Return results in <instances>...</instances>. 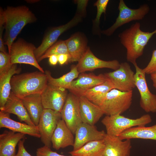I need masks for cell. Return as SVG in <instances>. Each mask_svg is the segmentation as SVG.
Listing matches in <instances>:
<instances>
[{
	"mask_svg": "<svg viewBox=\"0 0 156 156\" xmlns=\"http://www.w3.org/2000/svg\"><path fill=\"white\" fill-rule=\"evenodd\" d=\"M1 12L3 16L5 32L4 44L7 46L8 53L12 44L23 28L28 24L35 22L37 18L34 14L25 5L8 6Z\"/></svg>",
	"mask_w": 156,
	"mask_h": 156,
	"instance_id": "6da1fadb",
	"label": "cell"
},
{
	"mask_svg": "<svg viewBox=\"0 0 156 156\" xmlns=\"http://www.w3.org/2000/svg\"><path fill=\"white\" fill-rule=\"evenodd\" d=\"M140 27V23L136 22L118 35L121 43L126 49L127 60L133 64L143 55L150 39L156 34V29L152 32H145L141 29Z\"/></svg>",
	"mask_w": 156,
	"mask_h": 156,
	"instance_id": "7a4b0ae2",
	"label": "cell"
},
{
	"mask_svg": "<svg viewBox=\"0 0 156 156\" xmlns=\"http://www.w3.org/2000/svg\"><path fill=\"white\" fill-rule=\"evenodd\" d=\"M11 91L21 99L29 95L41 94L48 84L47 76L40 71L16 74L12 77Z\"/></svg>",
	"mask_w": 156,
	"mask_h": 156,
	"instance_id": "3957f363",
	"label": "cell"
},
{
	"mask_svg": "<svg viewBox=\"0 0 156 156\" xmlns=\"http://www.w3.org/2000/svg\"><path fill=\"white\" fill-rule=\"evenodd\" d=\"M152 119L149 114H145L136 119H131L120 114L106 115L102 119L101 122L105 127L106 133L118 136L125 130L131 128L145 126L151 122Z\"/></svg>",
	"mask_w": 156,
	"mask_h": 156,
	"instance_id": "277c9868",
	"label": "cell"
},
{
	"mask_svg": "<svg viewBox=\"0 0 156 156\" xmlns=\"http://www.w3.org/2000/svg\"><path fill=\"white\" fill-rule=\"evenodd\" d=\"M133 91L122 92L113 89L106 94L100 105L104 114H120L128 110L132 103Z\"/></svg>",
	"mask_w": 156,
	"mask_h": 156,
	"instance_id": "5b68a950",
	"label": "cell"
},
{
	"mask_svg": "<svg viewBox=\"0 0 156 156\" xmlns=\"http://www.w3.org/2000/svg\"><path fill=\"white\" fill-rule=\"evenodd\" d=\"M36 47L32 43L22 38H19L12 44L10 54L12 64H28L37 68L43 73L45 71L38 64L35 57L34 51Z\"/></svg>",
	"mask_w": 156,
	"mask_h": 156,
	"instance_id": "8992f818",
	"label": "cell"
},
{
	"mask_svg": "<svg viewBox=\"0 0 156 156\" xmlns=\"http://www.w3.org/2000/svg\"><path fill=\"white\" fill-rule=\"evenodd\" d=\"M118 16L114 23L108 29L101 31V34L107 36L112 35L115 31L122 25L133 21L142 20L149 12L148 5L144 4L138 9L128 7L123 0H120L118 7Z\"/></svg>",
	"mask_w": 156,
	"mask_h": 156,
	"instance_id": "52a82bcc",
	"label": "cell"
},
{
	"mask_svg": "<svg viewBox=\"0 0 156 156\" xmlns=\"http://www.w3.org/2000/svg\"><path fill=\"white\" fill-rule=\"evenodd\" d=\"M134 73L129 64L127 62L120 64L118 68L104 73L107 80L112 85L114 89L122 92L133 91L135 86Z\"/></svg>",
	"mask_w": 156,
	"mask_h": 156,
	"instance_id": "ba28073f",
	"label": "cell"
},
{
	"mask_svg": "<svg viewBox=\"0 0 156 156\" xmlns=\"http://www.w3.org/2000/svg\"><path fill=\"white\" fill-rule=\"evenodd\" d=\"M133 65L135 70L134 75L135 85L140 95V107L146 112L155 113L156 95L150 91L147 83L146 74L143 69L140 68L136 63Z\"/></svg>",
	"mask_w": 156,
	"mask_h": 156,
	"instance_id": "9c48e42d",
	"label": "cell"
},
{
	"mask_svg": "<svg viewBox=\"0 0 156 156\" xmlns=\"http://www.w3.org/2000/svg\"><path fill=\"white\" fill-rule=\"evenodd\" d=\"M82 17L75 14L73 18L66 24L49 29L45 34L41 43L34 51L37 61L49 48L57 42L61 34L77 25L82 21Z\"/></svg>",
	"mask_w": 156,
	"mask_h": 156,
	"instance_id": "30bf717a",
	"label": "cell"
},
{
	"mask_svg": "<svg viewBox=\"0 0 156 156\" xmlns=\"http://www.w3.org/2000/svg\"><path fill=\"white\" fill-rule=\"evenodd\" d=\"M62 118L60 112L44 109L37 126L41 141L44 145L51 148L52 135L59 121Z\"/></svg>",
	"mask_w": 156,
	"mask_h": 156,
	"instance_id": "8fae6325",
	"label": "cell"
},
{
	"mask_svg": "<svg viewBox=\"0 0 156 156\" xmlns=\"http://www.w3.org/2000/svg\"><path fill=\"white\" fill-rule=\"evenodd\" d=\"M61 114L62 118L73 134L82 122L80 114L79 98L71 93L68 94Z\"/></svg>",
	"mask_w": 156,
	"mask_h": 156,
	"instance_id": "7c38bea8",
	"label": "cell"
},
{
	"mask_svg": "<svg viewBox=\"0 0 156 156\" xmlns=\"http://www.w3.org/2000/svg\"><path fill=\"white\" fill-rule=\"evenodd\" d=\"M67 89L48 83L41 94L44 109H50L60 112L68 95Z\"/></svg>",
	"mask_w": 156,
	"mask_h": 156,
	"instance_id": "4fadbf2b",
	"label": "cell"
},
{
	"mask_svg": "<svg viewBox=\"0 0 156 156\" xmlns=\"http://www.w3.org/2000/svg\"><path fill=\"white\" fill-rule=\"evenodd\" d=\"M120 64L117 60L106 61L96 57L88 47L86 51L76 65L79 73L91 71L96 69L108 68L115 70L119 68Z\"/></svg>",
	"mask_w": 156,
	"mask_h": 156,
	"instance_id": "5bb4252c",
	"label": "cell"
},
{
	"mask_svg": "<svg viewBox=\"0 0 156 156\" xmlns=\"http://www.w3.org/2000/svg\"><path fill=\"white\" fill-rule=\"evenodd\" d=\"M107 79L103 74L81 73L78 78L72 82L68 90L70 92L79 97L88 90L105 82Z\"/></svg>",
	"mask_w": 156,
	"mask_h": 156,
	"instance_id": "9a60e30c",
	"label": "cell"
},
{
	"mask_svg": "<svg viewBox=\"0 0 156 156\" xmlns=\"http://www.w3.org/2000/svg\"><path fill=\"white\" fill-rule=\"evenodd\" d=\"M106 134L103 130H98L94 125L82 122L75 131L73 151L78 150L89 142L103 140Z\"/></svg>",
	"mask_w": 156,
	"mask_h": 156,
	"instance_id": "2e32d148",
	"label": "cell"
},
{
	"mask_svg": "<svg viewBox=\"0 0 156 156\" xmlns=\"http://www.w3.org/2000/svg\"><path fill=\"white\" fill-rule=\"evenodd\" d=\"M105 147L103 156H130L131 140H122L118 136L106 134L103 139Z\"/></svg>",
	"mask_w": 156,
	"mask_h": 156,
	"instance_id": "e0dca14e",
	"label": "cell"
},
{
	"mask_svg": "<svg viewBox=\"0 0 156 156\" xmlns=\"http://www.w3.org/2000/svg\"><path fill=\"white\" fill-rule=\"evenodd\" d=\"M65 41L70 57L69 62H78L88 47L86 35L81 32H77Z\"/></svg>",
	"mask_w": 156,
	"mask_h": 156,
	"instance_id": "ac0fdd59",
	"label": "cell"
},
{
	"mask_svg": "<svg viewBox=\"0 0 156 156\" xmlns=\"http://www.w3.org/2000/svg\"><path fill=\"white\" fill-rule=\"evenodd\" d=\"M0 128H5L15 132L27 134L36 138H40L38 126H31L15 121L10 118V114L1 111Z\"/></svg>",
	"mask_w": 156,
	"mask_h": 156,
	"instance_id": "d6986e66",
	"label": "cell"
},
{
	"mask_svg": "<svg viewBox=\"0 0 156 156\" xmlns=\"http://www.w3.org/2000/svg\"><path fill=\"white\" fill-rule=\"evenodd\" d=\"M73 134L64 120L60 119L51 138L53 148L58 150L68 146H73L75 140Z\"/></svg>",
	"mask_w": 156,
	"mask_h": 156,
	"instance_id": "ffe728a7",
	"label": "cell"
},
{
	"mask_svg": "<svg viewBox=\"0 0 156 156\" xmlns=\"http://www.w3.org/2000/svg\"><path fill=\"white\" fill-rule=\"evenodd\" d=\"M0 111L16 115L21 122H24L29 125L36 126L25 107L22 99L16 96L11 91L4 105Z\"/></svg>",
	"mask_w": 156,
	"mask_h": 156,
	"instance_id": "44dd1931",
	"label": "cell"
},
{
	"mask_svg": "<svg viewBox=\"0 0 156 156\" xmlns=\"http://www.w3.org/2000/svg\"><path fill=\"white\" fill-rule=\"evenodd\" d=\"M79 108L83 122L94 125L104 113L99 106L84 96L79 97Z\"/></svg>",
	"mask_w": 156,
	"mask_h": 156,
	"instance_id": "7402d4cb",
	"label": "cell"
},
{
	"mask_svg": "<svg viewBox=\"0 0 156 156\" xmlns=\"http://www.w3.org/2000/svg\"><path fill=\"white\" fill-rule=\"evenodd\" d=\"M25 134L11 131H4L0 135V156H15L16 148Z\"/></svg>",
	"mask_w": 156,
	"mask_h": 156,
	"instance_id": "603a6c76",
	"label": "cell"
},
{
	"mask_svg": "<svg viewBox=\"0 0 156 156\" xmlns=\"http://www.w3.org/2000/svg\"><path fill=\"white\" fill-rule=\"evenodd\" d=\"M22 100L31 119L35 125L37 126L44 109L41 94H30L24 97Z\"/></svg>",
	"mask_w": 156,
	"mask_h": 156,
	"instance_id": "cb8c5ba5",
	"label": "cell"
},
{
	"mask_svg": "<svg viewBox=\"0 0 156 156\" xmlns=\"http://www.w3.org/2000/svg\"><path fill=\"white\" fill-rule=\"evenodd\" d=\"M119 138L124 140L140 139L156 141V124L150 127H134L128 129L120 134Z\"/></svg>",
	"mask_w": 156,
	"mask_h": 156,
	"instance_id": "d4e9b609",
	"label": "cell"
},
{
	"mask_svg": "<svg viewBox=\"0 0 156 156\" xmlns=\"http://www.w3.org/2000/svg\"><path fill=\"white\" fill-rule=\"evenodd\" d=\"M21 70L16 64H13L8 71L0 75V108L4 106L10 94L12 77L14 75L18 74Z\"/></svg>",
	"mask_w": 156,
	"mask_h": 156,
	"instance_id": "484cf974",
	"label": "cell"
},
{
	"mask_svg": "<svg viewBox=\"0 0 156 156\" xmlns=\"http://www.w3.org/2000/svg\"><path fill=\"white\" fill-rule=\"evenodd\" d=\"M103 140L89 142L79 149L68 152L72 156H103L105 149Z\"/></svg>",
	"mask_w": 156,
	"mask_h": 156,
	"instance_id": "4316f807",
	"label": "cell"
},
{
	"mask_svg": "<svg viewBox=\"0 0 156 156\" xmlns=\"http://www.w3.org/2000/svg\"><path fill=\"white\" fill-rule=\"evenodd\" d=\"M113 89L114 88L111 83L107 80L103 83L86 91L82 96L99 106L107 94Z\"/></svg>",
	"mask_w": 156,
	"mask_h": 156,
	"instance_id": "83f0119b",
	"label": "cell"
},
{
	"mask_svg": "<svg viewBox=\"0 0 156 156\" xmlns=\"http://www.w3.org/2000/svg\"><path fill=\"white\" fill-rule=\"evenodd\" d=\"M44 73L47 76L48 83L67 90L70 89L72 82L78 77L79 73L76 65H74L71 66L69 72L58 78L53 77L49 71L46 70Z\"/></svg>",
	"mask_w": 156,
	"mask_h": 156,
	"instance_id": "f1b7e54d",
	"label": "cell"
},
{
	"mask_svg": "<svg viewBox=\"0 0 156 156\" xmlns=\"http://www.w3.org/2000/svg\"><path fill=\"white\" fill-rule=\"evenodd\" d=\"M109 0H98L94 4L96 7L97 12L96 16L93 21L92 31L94 34L100 36L101 30L100 28V19L102 14L106 13V8Z\"/></svg>",
	"mask_w": 156,
	"mask_h": 156,
	"instance_id": "f546056e",
	"label": "cell"
},
{
	"mask_svg": "<svg viewBox=\"0 0 156 156\" xmlns=\"http://www.w3.org/2000/svg\"><path fill=\"white\" fill-rule=\"evenodd\" d=\"M62 54H67L69 55L65 40H60L56 42L47 50L37 61L38 63L52 55L58 56Z\"/></svg>",
	"mask_w": 156,
	"mask_h": 156,
	"instance_id": "4dcf8cb0",
	"label": "cell"
},
{
	"mask_svg": "<svg viewBox=\"0 0 156 156\" xmlns=\"http://www.w3.org/2000/svg\"><path fill=\"white\" fill-rule=\"evenodd\" d=\"M12 65L9 53L0 52V75L8 71Z\"/></svg>",
	"mask_w": 156,
	"mask_h": 156,
	"instance_id": "1f68e13d",
	"label": "cell"
},
{
	"mask_svg": "<svg viewBox=\"0 0 156 156\" xmlns=\"http://www.w3.org/2000/svg\"><path fill=\"white\" fill-rule=\"evenodd\" d=\"M143 69L146 74L151 75L156 73V49L153 51L151 58L148 65Z\"/></svg>",
	"mask_w": 156,
	"mask_h": 156,
	"instance_id": "d6a6232c",
	"label": "cell"
},
{
	"mask_svg": "<svg viewBox=\"0 0 156 156\" xmlns=\"http://www.w3.org/2000/svg\"><path fill=\"white\" fill-rule=\"evenodd\" d=\"M36 156H72V155L66 156L61 155L57 152L52 151L50 148L47 146L44 145L43 146L38 148L36 151Z\"/></svg>",
	"mask_w": 156,
	"mask_h": 156,
	"instance_id": "836d02e7",
	"label": "cell"
},
{
	"mask_svg": "<svg viewBox=\"0 0 156 156\" xmlns=\"http://www.w3.org/2000/svg\"><path fill=\"white\" fill-rule=\"evenodd\" d=\"M75 3L77 5L76 14H78L83 18L86 15V7L87 6L88 0H75Z\"/></svg>",
	"mask_w": 156,
	"mask_h": 156,
	"instance_id": "e575fe53",
	"label": "cell"
},
{
	"mask_svg": "<svg viewBox=\"0 0 156 156\" xmlns=\"http://www.w3.org/2000/svg\"><path fill=\"white\" fill-rule=\"evenodd\" d=\"M5 29L4 21L3 15L0 12V51L4 53H7L4 44L3 37V30Z\"/></svg>",
	"mask_w": 156,
	"mask_h": 156,
	"instance_id": "d590c367",
	"label": "cell"
},
{
	"mask_svg": "<svg viewBox=\"0 0 156 156\" xmlns=\"http://www.w3.org/2000/svg\"><path fill=\"white\" fill-rule=\"evenodd\" d=\"M25 141V139H23L19 142L18 151L15 156H32L26 150L24 145Z\"/></svg>",
	"mask_w": 156,
	"mask_h": 156,
	"instance_id": "8d00e7d4",
	"label": "cell"
},
{
	"mask_svg": "<svg viewBox=\"0 0 156 156\" xmlns=\"http://www.w3.org/2000/svg\"><path fill=\"white\" fill-rule=\"evenodd\" d=\"M70 59L69 55L67 54H62L58 55V62L60 65L69 62Z\"/></svg>",
	"mask_w": 156,
	"mask_h": 156,
	"instance_id": "74e56055",
	"label": "cell"
},
{
	"mask_svg": "<svg viewBox=\"0 0 156 156\" xmlns=\"http://www.w3.org/2000/svg\"><path fill=\"white\" fill-rule=\"evenodd\" d=\"M49 61L51 65L53 66L56 65L58 62V56L53 55L50 56L49 57Z\"/></svg>",
	"mask_w": 156,
	"mask_h": 156,
	"instance_id": "f35d334b",
	"label": "cell"
},
{
	"mask_svg": "<svg viewBox=\"0 0 156 156\" xmlns=\"http://www.w3.org/2000/svg\"><path fill=\"white\" fill-rule=\"evenodd\" d=\"M150 78L153 83V86L156 90V73L151 74Z\"/></svg>",
	"mask_w": 156,
	"mask_h": 156,
	"instance_id": "ab89813d",
	"label": "cell"
}]
</instances>
